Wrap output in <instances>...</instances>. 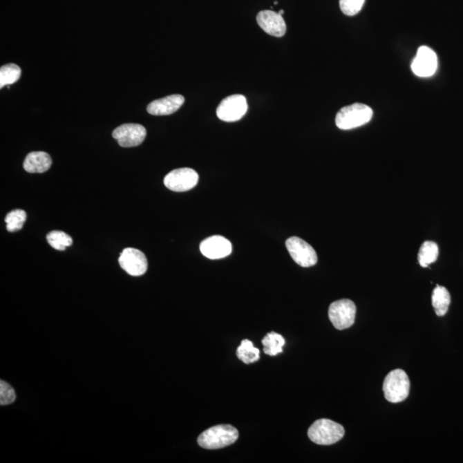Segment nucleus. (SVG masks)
Wrapping results in <instances>:
<instances>
[{
    "label": "nucleus",
    "mask_w": 463,
    "mask_h": 463,
    "mask_svg": "<svg viewBox=\"0 0 463 463\" xmlns=\"http://www.w3.org/2000/svg\"><path fill=\"white\" fill-rule=\"evenodd\" d=\"M22 70L15 64L1 66L0 68V88H3L7 85H12L19 80Z\"/></svg>",
    "instance_id": "20"
},
{
    "label": "nucleus",
    "mask_w": 463,
    "mask_h": 463,
    "mask_svg": "<svg viewBox=\"0 0 463 463\" xmlns=\"http://www.w3.org/2000/svg\"><path fill=\"white\" fill-rule=\"evenodd\" d=\"M356 305L348 299L337 301L330 305L329 318L336 329L346 330L355 323Z\"/></svg>",
    "instance_id": "5"
},
{
    "label": "nucleus",
    "mask_w": 463,
    "mask_h": 463,
    "mask_svg": "<svg viewBox=\"0 0 463 463\" xmlns=\"http://www.w3.org/2000/svg\"><path fill=\"white\" fill-rule=\"evenodd\" d=\"M263 352L270 356H276L283 352L285 339L283 336L276 332L267 334L262 341Z\"/></svg>",
    "instance_id": "18"
},
{
    "label": "nucleus",
    "mask_w": 463,
    "mask_h": 463,
    "mask_svg": "<svg viewBox=\"0 0 463 463\" xmlns=\"http://www.w3.org/2000/svg\"><path fill=\"white\" fill-rule=\"evenodd\" d=\"M344 434L343 426L327 419L316 420L308 430L309 439L320 445L336 444L343 439Z\"/></svg>",
    "instance_id": "3"
},
{
    "label": "nucleus",
    "mask_w": 463,
    "mask_h": 463,
    "mask_svg": "<svg viewBox=\"0 0 463 463\" xmlns=\"http://www.w3.org/2000/svg\"><path fill=\"white\" fill-rule=\"evenodd\" d=\"M286 247L294 261L304 268L314 266L318 262V255L314 249L301 238H288Z\"/></svg>",
    "instance_id": "7"
},
{
    "label": "nucleus",
    "mask_w": 463,
    "mask_h": 463,
    "mask_svg": "<svg viewBox=\"0 0 463 463\" xmlns=\"http://www.w3.org/2000/svg\"><path fill=\"white\" fill-rule=\"evenodd\" d=\"M52 158L48 153L44 151L31 152L26 156L23 162V169L30 173L46 172L52 166Z\"/></svg>",
    "instance_id": "15"
},
{
    "label": "nucleus",
    "mask_w": 463,
    "mask_h": 463,
    "mask_svg": "<svg viewBox=\"0 0 463 463\" xmlns=\"http://www.w3.org/2000/svg\"><path fill=\"white\" fill-rule=\"evenodd\" d=\"M46 240L57 251H65L73 243V238L62 231H52L46 235Z\"/></svg>",
    "instance_id": "21"
},
{
    "label": "nucleus",
    "mask_w": 463,
    "mask_h": 463,
    "mask_svg": "<svg viewBox=\"0 0 463 463\" xmlns=\"http://www.w3.org/2000/svg\"><path fill=\"white\" fill-rule=\"evenodd\" d=\"M283 13H284L283 10H281L280 12H279L280 15L283 16Z\"/></svg>",
    "instance_id": "25"
},
{
    "label": "nucleus",
    "mask_w": 463,
    "mask_h": 463,
    "mask_svg": "<svg viewBox=\"0 0 463 463\" xmlns=\"http://www.w3.org/2000/svg\"><path fill=\"white\" fill-rule=\"evenodd\" d=\"M238 437V430L233 426L218 425L205 431L198 437V443L207 450H218L234 444Z\"/></svg>",
    "instance_id": "1"
},
{
    "label": "nucleus",
    "mask_w": 463,
    "mask_h": 463,
    "mask_svg": "<svg viewBox=\"0 0 463 463\" xmlns=\"http://www.w3.org/2000/svg\"><path fill=\"white\" fill-rule=\"evenodd\" d=\"M121 268L133 276L144 275L148 270V260L144 252L135 248H126L119 258Z\"/></svg>",
    "instance_id": "11"
},
{
    "label": "nucleus",
    "mask_w": 463,
    "mask_h": 463,
    "mask_svg": "<svg viewBox=\"0 0 463 463\" xmlns=\"http://www.w3.org/2000/svg\"><path fill=\"white\" fill-rule=\"evenodd\" d=\"M259 349L254 346V343L249 340H243L240 346L237 348L238 358L245 364H251L259 359Z\"/></svg>",
    "instance_id": "19"
},
{
    "label": "nucleus",
    "mask_w": 463,
    "mask_h": 463,
    "mask_svg": "<svg viewBox=\"0 0 463 463\" xmlns=\"http://www.w3.org/2000/svg\"><path fill=\"white\" fill-rule=\"evenodd\" d=\"M373 116L372 109L361 103L344 106L338 112L336 124L341 130H352L370 122Z\"/></svg>",
    "instance_id": "2"
},
{
    "label": "nucleus",
    "mask_w": 463,
    "mask_h": 463,
    "mask_svg": "<svg viewBox=\"0 0 463 463\" xmlns=\"http://www.w3.org/2000/svg\"><path fill=\"white\" fill-rule=\"evenodd\" d=\"M247 109V102L245 96L234 95L223 100L216 109V115L220 120L234 122L242 119Z\"/></svg>",
    "instance_id": "6"
},
{
    "label": "nucleus",
    "mask_w": 463,
    "mask_h": 463,
    "mask_svg": "<svg viewBox=\"0 0 463 463\" xmlns=\"http://www.w3.org/2000/svg\"><path fill=\"white\" fill-rule=\"evenodd\" d=\"M439 245L433 241L424 242L422 247H420L418 260L420 266L423 268H426L431 263L437 261V256H439Z\"/></svg>",
    "instance_id": "17"
},
{
    "label": "nucleus",
    "mask_w": 463,
    "mask_h": 463,
    "mask_svg": "<svg viewBox=\"0 0 463 463\" xmlns=\"http://www.w3.org/2000/svg\"><path fill=\"white\" fill-rule=\"evenodd\" d=\"M232 249L231 242L220 235L209 237L200 244L202 254L209 259L226 258L232 254Z\"/></svg>",
    "instance_id": "13"
},
{
    "label": "nucleus",
    "mask_w": 463,
    "mask_h": 463,
    "mask_svg": "<svg viewBox=\"0 0 463 463\" xmlns=\"http://www.w3.org/2000/svg\"><path fill=\"white\" fill-rule=\"evenodd\" d=\"M432 302L437 316H443L446 314L451 305V294L447 288L437 285L433 290Z\"/></svg>",
    "instance_id": "16"
},
{
    "label": "nucleus",
    "mask_w": 463,
    "mask_h": 463,
    "mask_svg": "<svg viewBox=\"0 0 463 463\" xmlns=\"http://www.w3.org/2000/svg\"><path fill=\"white\" fill-rule=\"evenodd\" d=\"M184 102L185 97L183 95H169L149 103L147 106V111L151 115H170L177 112L182 106Z\"/></svg>",
    "instance_id": "14"
},
{
    "label": "nucleus",
    "mask_w": 463,
    "mask_h": 463,
    "mask_svg": "<svg viewBox=\"0 0 463 463\" xmlns=\"http://www.w3.org/2000/svg\"><path fill=\"white\" fill-rule=\"evenodd\" d=\"M437 65H439V62H437L436 53L428 46H422L417 51L411 68L416 76L430 77L435 74Z\"/></svg>",
    "instance_id": "9"
},
{
    "label": "nucleus",
    "mask_w": 463,
    "mask_h": 463,
    "mask_svg": "<svg viewBox=\"0 0 463 463\" xmlns=\"http://www.w3.org/2000/svg\"><path fill=\"white\" fill-rule=\"evenodd\" d=\"M366 0H340V8L345 15H357L364 6Z\"/></svg>",
    "instance_id": "23"
},
{
    "label": "nucleus",
    "mask_w": 463,
    "mask_h": 463,
    "mask_svg": "<svg viewBox=\"0 0 463 463\" xmlns=\"http://www.w3.org/2000/svg\"><path fill=\"white\" fill-rule=\"evenodd\" d=\"M16 400V393L13 388L10 384L1 380L0 382V404H12Z\"/></svg>",
    "instance_id": "24"
},
{
    "label": "nucleus",
    "mask_w": 463,
    "mask_h": 463,
    "mask_svg": "<svg viewBox=\"0 0 463 463\" xmlns=\"http://www.w3.org/2000/svg\"><path fill=\"white\" fill-rule=\"evenodd\" d=\"M198 174L195 170L184 167L174 169L164 178V185L169 190L183 192L191 190L198 182Z\"/></svg>",
    "instance_id": "8"
},
{
    "label": "nucleus",
    "mask_w": 463,
    "mask_h": 463,
    "mask_svg": "<svg viewBox=\"0 0 463 463\" xmlns=\"http://www.w3.org/2000/svg\"><path fill=\"white\" fill-rule=\"evenodd\" d=\"M147 136V131L144 126L139 124H124L117 127L113 133V138H115L121 147H137L142 144Z\"/></svg>",
    "instance_id": "10"
},
{
    "label": "nucleus",
    "mask_w": 463,
    "mask_h": 463,
    "mask_svg": "<svg viewBox=\"0 0 463 463\" xmlns=\"http://www.w3.org/2000/svg\"><path fill=\"white\" fill-rule=\"evenodd\" d=\"M383 390L386 400L398 404L406 400L410 391V381L404 370L390 372L384 381Z\"/></svg>",
    "instance_id": "4"
},
{
    "label": "nucleus",
    "mask_w": 463,
    "mask_h": 463,
    "mask_svg": "<svg viewBox=\"0 0 463 463\" xmlns=\"http://www.w3.org/2000/svg\"><path fill=\"white\" fill-rule=\"evenodd\" d=\"M256 22L267 34L276 37H283L287 32V25L283 17L273 10H262L256 16Z\"/></svg>",
    "instance_id": "12"
},
{
    "label": "nucleus",
    "mask_w": 463,
    "mask_h": 463,
    "mask_svg": "<svg viewBox=\"0 0 463 463\" xmlns=\"http://www.w3.org/2000/svg\"><path fill=\"white\" fill-rule=\"evenodd\" d=\"M26 212L23 209L12 210L7 214L5 222L6 223V229L10 233L17 232L23 229L25 222H26Z\"/></svg>",
    "instance_id": "22"
}]
</instances>
